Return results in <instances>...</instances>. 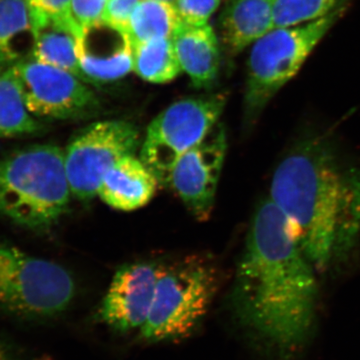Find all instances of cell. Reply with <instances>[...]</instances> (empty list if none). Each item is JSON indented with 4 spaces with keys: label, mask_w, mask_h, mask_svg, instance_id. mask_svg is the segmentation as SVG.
<instances>
[{
    "label": "cell",
    "mask_w": 360,
    "mask_h": 360,
    "mask_svg": "<svg viewBox=\"0 0 360 360\" xmlns=\"http://www.w3.org/2000/svg\"><path fill=\"white\" fill-rule=\"evenodd\" d=\"M283 213L266 198L258 205L239 260L232 304L241 323L279 354L307 342L316 319L319 288Z\"/></svg>",
    "instance_id": "cell-1"
},
{
    "label": "cell",
    "mask_w": 360,
    "mask_h": 360,
    "mask_svg": "<svg viewBox=\"0 0 360 360\" xmlns=\"http://www.w3.org/2000/svg\"><path fill=\"white\" fill-rule=\"evenodd\" d=\"M269 198L319 274L347 262L360 236V168L330 142L296 144L277 165Z\"/></svg>",
    "instance_id": "cell-2"
},
{
    "label": "cell",
    "mask_w": 360,
    "mask_h": 360,
    "mask_svg": "<svg viewBox=\"0 0 360 360\" xmlns=\"http://www.w3.org/2000/svg\"><path fill=\"white\" fill-rule=\"evenodd\" d=\"M71 196L59 146L37 144L0 158V215L18 226L49 231L68 212Z\"/></svg>",
    "instance_id": "cell-3"
},
{
    "label": "cell",
    "mask_w": 360,
    "mask_h": 360,
    "mask_svg": "<svg viewBox=\"0 0 360 360\" xmlns=\"http://www.w3.org/2000/svg\"><path fill=\"white\" fill-rule=\"evenodd\" d=\"M345 8L341 6L311 22L274 28L252 44L245 94L248 124L257 120L272 97L295 77Z\"/></svg>",
    "instance_id": "cell-4"
},
{
    "label": "cell",
    "mask_w": 360,
    "mask_h": 360,
    "mask_svg": "<svg viewBox=\"0 0 360 360\" xmlns=\"http://www.w3.org/2000/svg\"><path fill=\"white\" fill-rule=\"evenodd\" d=\"M219 283L214 265L203 258H186L163 266L141 338L160 342L191 335L207 314Z\"/></svg>",
    "instance_id": "cell-5"
},
{
    "label": "cell",
    "mask_w": 360,
    "mask_h": 360,
    "mask_svg": "<svg viewBox=\"0 0 360 360\" xmlns=\"http://www.w3.org/2000/svg\"><path fill=\"white\" fill-rule=\"evenodd\" d=\"M75 293V278L63 265L0 240V309L22 319H51L70 307Z\"/></svg>",
    "instance_id": "cell-6"
},
{
    "label": "cell",
    "mask_w": 360,
    "mask_h": 360,
    "mask_svg": "<svg viewBox=\"0 0 360 360\" xmlns=\"http://www.w3.org/2000/svg\"><path fill=\"white\" fill-rule=\"evenodd\" d=\"M224 106V94L188 97L172 103L150 122L139 156L160 184L167 186L175 163L219 123Z\"/></svg>",
    "instance_id": "cell-7"
},
{
    "label": "cell",
    "mask_w": 360,
    "mask_h": 360,
    "mask_svg": "<svg viewBox=\"0 0 360 360\" xmlns=\"http://www.w3.org/2000/svg\"><path fill=\"white\" fill-rule=\"evenodd\" d=\"M141 146L139 129L124 120L94 122L78 132L65 149L72 196L82 202L94 200L110 168L120 158L136 155Z\"/></svg>",
    "instance_id": "cell-8"
},
{
    "label": "cell",
    "mask_w": 360,
    "mask_h": 360,
    "mask_svg": "<svg viewBox=\"0 0 360 360\" xmlns=\"http://www.w3.org/2000/svg\"><path fill=\"white\" fill-rule=\"evenodd\" d=\"M16 72L28 110L42 120H75L97 115L101 103L84 80L46 65L32 54L16 61Z\"/></svg>",
    "instance_id": "cell-9"
},
{
    "label": "cell",
    "mask_w": 360,
    "mask_h": 360,
    "mask_svg": "<svg viewBox=\"0 0 360 360\" xmlns=\"http://www.w3.org/2000/svg\"><path fill=\"white\" fill-rule=\"evenodd\" d=\"M226 153V134L224 125L217 123L177 160L170 172L167 186L200 221L212 215Z\"/></svg>",
    "instance_id": "cell-10"
},
{
    "label": "cell",
    "mask_w": 360,
    "mask_h": 360,
    "mask_svg": "<svg viewBox=\"0 0 360 360\" xmlns=\"http://www.w3.org/2000/svg\"><path fill=\"white\" fill-rule=\"evenodd\" d=\"M162 269V265L146 262L120 267L99 307L101 321L120 333L141 330L150 311Z\"/></svg>",
    "instance_id": "cell-11"
},
{
    "label": "cell",
    "mask_w": 360,
    "mask_h": 360,
    "mask_svg": "<svg viewBox=\"0 0 360 360\" xmlns=\"http://www.w3.org/2000/svg\"><path fill=\"white\" fill-rule=\"evenodd\" d=\"M77 56L86 84L116 82L134 70V45L129 32L104 20L82 30Z\"/></svg>",
    "instance_id": "cell-12"
},
{
    "label": "cell",
    "mask_w": 360,
    "mask_h": 360,
    "mask_svg": "<svg viewBox=\"0 0 360 360\" xmlns=\"http://www.w3.org/2000/svg\"><path fill=\"white\" fill-rule=\"evenodd\" d=\"M160 184L141 156L129 155L116 161L97 191L105 205L120 212H134L153 200Z\"/></svg>",
    "instance_id": "cell-13"
},
{
    "label": "cell",
    "mask_w": 360,
    "mask_h": 360,
    "mask_svg": "<svg viewBox=\"0 0 360 360\" xmlns=\"http://www.w3.org/2000/svg\"><path fill=\"white\" fill-rule=\"evenodd\" d=\"M181 70L194 86L207 89L214 84L220 68L219 39L212 26L180 22L172 37Z\"/></svg>",
    "instance_id": "cell-14"
},
{
    "label": "cell",
    "mask_w": 360,
    "mask_h": 360,
    "mask_svg": "<svg viewBox=\"0 0 360 360\" xmlns=\"http://www.w3.org/2000/svg\"><path fill=\"white\" fill-rule=\"evenodd\" d=\"M274 28V0H231L220 14V37L231 53L243 51Z\"/></svg>",
    "instance_id": "cell-15"
},
{
    "label": "cell",
    "mask_w": 360,
    "mask_h": 360,
    "mask_svg": "<svg viewBox=\"0 0 360 360\" xmlns=\"http://www.w3.org/2000/svg\"><path fill=\"white\" fill-rule=\"evenodd\" d=\"M14 65L0 75V139L39 134L44 129L26 106Z\"/></svg>",
    "instance_id": "cell-16"
},
{
    "label": "cell",
    "mask_w": 360,
    "mask_h": 360,
    "mask_svg": "<svg viewBox=\"0 0 360 360\" xmlns=\"http://www.w3.org/2000/svg\"><path fill=\"white\" fill-rule=\"evenodd\" d=\"M32 37L30 54L33 58L46 65L70 71L84 80L78 63V39L75 33L65 26L49 21L34 30Z\"/></svg>",
    "instance_id": "cell-17"
},
{
    "label": "cell",
    "mask_w": 360,
    "mask_h": 360,
    "mask_svg": "<svg viewBox=\"0 0 360 360\" xmlns=\"http://www.w3.org/2000/svg\"><path fill=\"white\" fill-rule=\"evenodd\" d=\"M181 22L174 4L141 0L130 18L127 32L132 45L158 39H172Z\"/></svg>",
    "instance_id": "cell-18"
},
{
    "label": "cell",
    "mask_w": 360,
    "mask_h": 360,
    "mask_svg": "<svg viewBox=\"0 0 360 360\" xmlns=\"http://www.w3.org/2000/svg\"><path fill=\"white\" fill-rule=\"evenodd\" d=\"M134 70L151 84H167L181 72L172 39H158L134 45Z\"/></svg>",
    "instance_id": "cell-19"
},
{
    "label": "cell",
    "mask_w": 360,
    "mask_h": 360,
    "mask_svg": "<svg viewBox=\"0 0 360 360\" xmlns=\"http://www.w3.org/2000/svg\"><path fill=\"white\" fill-rule=\"evenodd\" d=\"M347 0H274V28L290 27L324 18Z\"/></svg>",
    "instance_id": "cell-20"
},
{
    "label": "cell",
    "mask_w": 360,
    "mask_h": 360,
    "mask_svg": "<svg viewBox=\"0 0 360 360\" xmlns=\"http://www.w3.org/2000/svg\"><path fill=\"white\" fill-rule=\"evenodd\" d=\"M32 32V16L26 0H0V51H15L13 41Z\"/></svg>",
    "instance_id": "cell-21"
},
{
    "label": "cell",
    "mask_w": 360,
    "mask_h": 360,
    "mask_svg": "<svg viewBox=\"0 0 360 360\" xmlns=\"http://www.w3.org/2000/svg\"><path fill=\"white\" fill-rule=\"evenodd\" d=\"M32 16V33L49 21L68 28L79 39L82 30L73 18L71 0H26Z\"/></svg>",
    "instance_id": "cell-22"
},
{
    "label": "cell",
    "mask_w": 360,
    "mask_h": 360,
    "mask_svg": "<svg viewBox=\"0 0 360 360\" xmlns=\"http://www.w3.org/2000/svg\"><path fill=\"white\" fill-rule=\"evenodd\" d=\"M219 4L220 0H176L174 6L182 22L203 26L208 25V20Z\"/></svg>",
    "instance_id": "cell-23"
},
{
    "label": "cell",
    "mask_w": 360,
    "mask_h": 360,
    "mask_svg": "<svg viewBox=\"0 0 360 360\" xmlns=\"http://www.w3.org/2000/svg\"><path fill=\"white\" fill-rule=\"evenodd\" d=\"M108 0H71V13L77 25L84 28L103 20Z\"/></svg>",
    "instance_id": "cell-24"
},
{
    "label": "cell",
    "mask_w": 360,
    "mask_h": 360,
    "mask_svg": "<svg viewBox=\"0 0 360 360\" xmlns=\"http://www.w3.org/2000/svg\"><path fill=\"white\" fill-rule=\"evenodd\" d=\"M141 0H108L103 20L123 28L127 30L129 27L130 18L134 13L135 7Z\"/></svg>",
    "instance_id": "cell-25"
},
{
    "label": "cell",
    "mask_w": 360,
    "mask_h": 360,
    "mask_svg": "<svg viewBox=\"0 0 360 360\" xmlns=\"http://www.w3.org/2000/svg\"><path fill=\"white\" fill-rule=\"evenodd\" d=\"M16 51H0V75L20 59Z\"/></svg>",
    "instance_id": "cell-26"
},
{
    "label": "cell",
    "mask_w": 360,
    "mask_h": 360,
    "mask_svg": "<svg viewBox=\"0 0 360 360\" xmlns=\"http://www.w3.org/2000/svg\"><path fill=\"white\" fill-rule=\"evenodd\" d=\"M0 360H20L6 343L0 340Z\"/></svg>",
    "instance_id": "cell-27"
},
{
    "label": "cell",
    "mask_w": 360,
    "mask_h": 360,
    "mask_svg": "<svg viewBox=\"0 0 360 360\" xmlns=\"http://www.w3.org/2000/svg\"><path fill=\"white\" fill-rule=\"evenodd\" d=\"M156 1H165V2H169V4H175V1L176 0H156Z\"/></svg>",
    "instance_id": "cell-28"
}]
</instances>
